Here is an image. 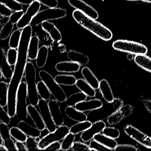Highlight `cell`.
<instances>
[{
  "mask_svg": "<svg viewBox=\"0 0 151 151\" xmlns=\"http://www.w3.org/2000/svg\"><path fill=\"white\" fill-rule=\"evenodd\" d=\"M72 17L80 26L101 39L109 41L113 38V33L109 29L81 11L76 9L72 13Z\"/></svg>",
  "mask_w": 151,
  "mask_h": 151,
  "instance_id": "6da1fadb",
  "label": "cell"
},
{
  "mask_svg": "<svg viewBox=\"0 0 151 151\" xmlns=\"http://www.w3.org/2000/svg\"><path fill=\"white\" fill-rule=\"evenodd\" d=\"M25 79L27 84L28 96L30 103L32 106H37L39 101L36 83V69L34 64L28 62L25 69Z\"/></svg>",
  "mask_w": 151,
  "mask_h": 151,
  "instance_id": "7a4b0ae2",
  "label": "cell"
},
{
  "mask_svg": "<svg viewBox=\"0 0 151 151\" xmlns=\"http://www.w3.org/2000/svg\"><path fill=\"white\" fill-rule=\"evenodd\" d=\"M67 15V10L64 9L48 8L47 9L39 11L33 17L30 25L35 27L41 24L43 22L61 19Z\"/></svg>",
  "mask_w": 151,
  "mask_h": 151,
  "instance_id": "3957f363",
  "label": "cell"
},
{
  "mask_svg": "<svg viewBox=\"0 0 151 151\" xmlns=\"http://www.w3.org/2000/svg\"><path fill=\"white\" fill-rule=\"evenodd\" d=\"M39 76L41 80L46 85L51 94L58 102L62 103L65 101L67 97L65 91L50 73L45 70H41L39 73Z\"/></svg>",
  "mask_w": 151,
  "mask_h": 151,
  "instance_id": "277c9868",
  "label": "cell"
},
{
  "mask_svg": "<svg viewBox=\"0 0 151 151\" xmlns=\"http://www.w3.org/2000/svg\"><path fill=\"white\" fill-rule=\"evenodd\" d=\"M27 97V84L26 82H22L18 87L17 95L16 116L20 121H25L28 117Z\"/></svg>",
  "mask_w": 151,
  "mask_h": 151,
  "instance_id": "5b68a950",
  "label": "cell"
},
{
  "mask_svg": "<svg viewBox=\"0 0 151 151\" xmlns=\"http://www.w3.org/2000/svg\"><path fill=\"white\" fill-rule=\"evenodd\" d=\"M113 47L117 51L135 55L146 54L147 52V48L145 45L135 41L124 40L114 41L113 44Z\"/></svg>",
  "mask_w": 151,
  "mask_h": 151,
  "instance_id": "8992f818",
  "label": "cell"
},
{
  "mask_svg": "<svg viewBox=\"0 0 151 151\" xmlns=\"http://www.w3.org/2000/svg\"><path fill=\"white\" fill-rule=\"evenodd\" d=\"M69 132L70 128L67 125L59 126L55 131L50 132L39 140L38 144L39 150H44L52 143L62 140Z\"/></svg>",
  "mask_w": 151,
  "mask_h": 151,
  "instance_id": "52a82bcc",
  "label": "cell"
},
{
  "mask_svg": "<svg viewBox=\"0 0 151 151\" xmlns=\"http://www.w3.org/2000/svg\"><path fill=\"white\" fill-rule=\"evenodd\" d=\"M126 134L142 145L151 148V137L134 126L127 124L124 128Z\"/></svg>",
  "mask_w": 151,
  "mask_h": 151,
  "instance_id": "ba28073f",
  "label": "cell"
},
{
  "mask_svg": "<svg viewBox=\"0 0 151 151\" xmlns=\"http://www.w3.org/2000/svg\"><path fill=\"white\" fill-rule=\"evenodd\" d=\"M41 7V3L37 1H34L29 6L26 12L24 13L22 17L17 24V29H23L28 25H30L33 17L39 12Z\"/></svg>",
  "mask_w": 151,
  "mask_h": 151,
  "instance_id": "9c48e42d",
  "label": "cell"
},
{
  "mask_svg": "<svg viewBox=\"0 0 151 151\" xmlns=\"http://www.w3.org/2000/svg\"><path fill=\"white\" fill-rule=\"evenodd\" d=\"M40 113L45 122L46 127L50 131V132L55 131L56 129V125L55 124L46 100L40 99L38 103Z\"/></svg>",
  "mask_w": 151,
  "mask_h": 151,
  "instance_id": "30bf717a",
  "label": "cell"
},
{
  "mask_svg": "<svg viewBox=\"0 0 151 151\" xmlns=\"http://www.w3.org/2000/svg\"><path fill=\"white\" fill-rule=\"evenodd\" d=\"M68 2L71 7L87 16L95 20L99 18V13L97 10L83 0H68Z\"/></svg>",
  "mask_w": 151,
  "mask_h": 151,
  "instance_id": "8fae6325",
  "label": "cell"
},
{
  "mask_svg": "<svg viewBox=\"0 0 151 151\" xmlns=\"http://www.w3.org/2000/svg\"><path fill=\"white\" fill-rule=\"evenodd\" d=\"M106 127V124L103 121H97L93 124L90 128L82 132L80 138L84 142H89L93 139L95 135L102 132Z\"/></svg>",
  "mask_w": 151,
  "mask_h": 151,
  "instance_id": "7c38bea8",
  "label": "cell"
},
{
  "mask_svg": "<svg viewBox=\"0 0 151 151\" xmlns=\"http://www.w3.org/2000/svg\"><path fill=\"white\" fill-rule=\"evenodd\" d=\"M49 109L55 124L57 127L62 126L64 123V118L60 107L56 99L49 100L48 102Z\"/></svg>",
  "mask_w": 151,
  "mask_h": 151,
  "instance_id": "4fadbf2b",
  "label": "cell"
},
{
  "mask_svg": "<svg viewBox=\"0 0 151 151\" xmlns=\"http://www.w3.org/2000/svg\"><path fill=\"white\" fill-rule=\"evenodd\" d=\"M0 135L4 142V145L7 151H17L15 143L11 138L10 129L7 124L1 122L0 123Z\"/></svg>",
  "mask_w": 151,
  "mask_h": 151,
  "instance_id": "5bb4252c",
  "label": "cell"
},
{
  "mask_svg": "<svg viewBox=\"0 0 151 151\" xmlns=\"http://www.w3.org/2000/svg\"><path fill=\"white\" fill-rule=\"evenodd\" d=\"M0 68L1 73L6 79H11L13 76L14 71L9 63L7 59V55L5 50L2 47L0 49Z\"/></svg>",
  "mask_w": 151,
  "mask_h": 151,
  "instance_id": "9a60e30c",
  "label": "cell"
},
{
  "mask_svg": "<svg viewBox=\"0 0 151 151\" xmlns=\"http://www.w3.org/2000/svg\"><path fill=\"white\" fill-rule=\"evenodd\" d=\"M103 103L99 99H93L88 101H84L77 103L75 106L77 110L82 112L92 111L99 109L103 106Z\"/></svg>",
  "mask_w": 151,
  "mask_h": 151,
  "instance_id": "2e32d148",
  "label": "cell"
},
{
  "mask_svg": "<svg viewBox=\"0 0 151 151\" xmlns=\"http://www.w3.org/2000/svg\"><path fill=\"white\" fill-rule=\"evenodd\" d=\"M80 64L71 61H62L56 63L55 68L61 73H72L78 72L80 68Z\"/></svg>",
  "mask_w": 151,
  "mask_h": 151,
  "instance_id": "e0dca14e",
  "label": "cell"
},
{
  "mask_svg": "<svg viewBox=\"0 0 151 151\" xmlns=\"http://www.w3.org/2000/svg\"><path fill=\"white\" fill-rule=\"evenodd\" d=\"M41 27L45 31L49 34L53 41L57 43L61 41L62 39L61 33L52 23L48 21L43 22L41 24Z\"/></svg>",
  "mask_w": 151,
  "mask_h": 151,
  "instance_id": "ac0fdd59",
  "label": "cell"
},
{
  "mask_svg": "<svg viewBox=\"0 0 151 151\" xmlns=\"http://www.w3.org/2000/svg\"><path fill=\"white\" fill-rule=\"evenodd\" d=\"M27 110L28 114L32 119L37 128L40 130H41L46 128L45 124L40 113L38 111L35 106H32L31 104L28 105Z\"/></svg>",
  "mask_w": 151,
  "mask_h": 151,
  "instance_id": "d6986e66",
  "label": "cell"
},
{
  "mask_svg": "<svg viewBox=\"0 0 151 151\" xmlns=\"http://www.w3.org/2000/svg\"><path fill=\"white\" fill-rule=\"evenodd\" d=\"M65 113L70 119L77 122L86 121L87 116L84 112L77 110L73 106H67Z\"/></svg>",
  "mask_w": 151,
  "mask_h": 151,
  "instance_id": "ffe728a7",
  "label": "cell"
},
{
  "mask_svg": "<svg viewBox=\"0 0 151 151\" xmlns=\"http://www.w3.org/2000/svg\"><path fill=\"white\" fill-rule=\"evenodd\" d=\"M99 89L102 97L108 103L112 102L114 99L110 85L106 79H103L100 81Z\"/></svg>",
  "mask_w": 151,
  "mask_h": 151,
  "instance_id": "44dd1931",
  "label": "cell"
},
{
  "mask_svg": "<svg viewBox=\"0 0 151 151\" xmlns=\"http://www.w3.org/2000/svg\"><path fill=\"white\" fill-rule=\"evenodd\" d=\"M67 56L70 60L77 63L81 66H86L89 62V58L87 55L75 50H70Z\"/></svg>",
  "mask_w": 151,
  "mask_h": 151,
  "instance_id": "7402d4cb",
  "label": "cell"
},
{
  "mask_svg": "<svg viewBox=\"0 0 151 151\" xmlns=\"http://www.w3.org/2000/svg\"><path fill=\"white\" fill-rule=\"evenodd\" d=\"M84 79L95 90L99 89L100 82L96 76L89 68L84 67L81 71Z\"/></svg>",
  "mask_w": 151,
  "mask_h": 151,
  "instance_id": "603a6c76",
  "label": "cell"
},
{
  "mask_svg": "<svg viewBox=\"0 0 151 151\" xmlns=\"http://www.w3.org/2000/svg\"><path fill=\"white\" fill-rule=\"evenodd\" d=\"M17 127L29 137H32L36 138L40 137V130L37 127L30 125L25 121H20Z\"/></svg>",
  "mask_w": 151,
  "mask_h": 151,
  "instance_id": "cb8c5ba5",
  "label": "cell"
},
{
  "mask_svg": "<svg viewBox=\"0 0 151 151\" xmlns=\"http://www.w3.org/2000/svg\"><path fill=\"white\" fill-rule=\"evenodd\" d=\"M76 86L78 89L85 93L87 97L93 98L96 95V93L95 89L92 87L84 79L79 78L78 79Z\"/></svg>",
  "mask_w": 151,
  "mask_h": 151,
  "instance_id": "d4e9b609",
  "label": "cell"
},
{
  "mask_svg": "<svg viewBox=\"0 0 151 151\" xmlns=\"http://www.w3.org/2000/svg\"><path fill=\"white\" fill-rule=\"evenodd\" d=\"M40 40L37 35L32 36L29 44L28 57L30 60H36L39 50Z\"/></svg>",
  "mask_w": 151,
  "mask_h": 151,
  "instance_id": "484cf974",
  "label": "cell"
},
{
  "mask_svg": "<svg viewBox=\"0 0 151 151\" xmlns=\"http://www.w3.org/2000/svg\"><path fill=\"white\" fill-rule=\"evenodd\" d=\"M93 139L111 150L114 149L118 145L116 139L107 137L103 133H99L96 134L94 136Z\"/></svg>",
  "mask_w": 151,
  "mask_h": 151,
  "instance_id": "4316f807",
  "label": "cell"
},
{
  "mask_svg": "<svg viewBox=\"0 0 151 151\" xmlns=\"http://www.w3.org/2000/svg\"><path fill=\"white\" fill-rule=\"evenodd\" d=\"M146 54L138 55L134 57L135 63L143 69L151 72V58Z\"/></svg>",
  "mask_w": 151,
  "mask_h": 151,
  "instance_id": "83f0119b",
  "label": "cell"
},
{
  "mask_svg": "<svg viewBox=\"0 0 151 151\" xmlns=\"http://www.w3.org/2000/svg\"><path fill=\"white\" fill-rule=\"evenodd\" d=\"M48 55V48L46 45H43L39 48L37 58L36 65L37 68H41L46 64Z\"/></svg>",
  "mask_w": 151,
  "mask_h": 151,
  "instance_id": "f1b7e54d",
  "label": "cell"
},
{
  "mask_svg": "<svg viewBox=\"0 0 151 151\" xmlns=\"http://www.w3.org/2000/svg\"><path fill=\"white\" fill-rule=\"evenodd\" d=\"M54 78L59 85L66 86L75 85L77 80L75 76L71 75H58Z\"/></svg>",
  "mask_w": 151,
  "mask_h": 151,
  "instance_id": "f546056e",
  "label": "cell"
},
{
  "mask_svg": "<svg viewBox=\"0 0 151 151\" xmlns=\"http://www.w3.org/2000/svg\"><path fill=\"white\" fill-rule=\"evenodd\" d=\"M87 96L83 92L80 91L71 94L67 98L65 102L67 106H74L77 103L86 101Z\"/></svg>",
  "mask_w": 151,
  "mask_h": 151,
  "instance_id": "4dcf8cb0",
  "label": "cell"
},
{
  "mask_svg": "<svg viewBox=\"0 0 151 151\" xmlns=\"http://www.w3.org/2000/svg\"><path fill=\"white\" fill-rule=\"evenodd\" d=\"M92 124L91 122L89 121L80 122L71 126L70 128V132L71 133L76 135L86 130L91 126Z\"/></svg>",
  "mask_w": 151,
  "mask_h": 151,
  "instance_id": "1f68e13d",
  "label": "cell"
},
{
  "mask_svg": "<svg viewBox=\"0 0 151 151\" xmlns=\"http://www.w3.org/2000/svg\"><path fill=\"white\" fill-rule=\"evenodd\" d=\"M8 86L7 83L4 81L0 83V106L3 108L7 106Z\"/></svg>",
  "mask_w": 151,
  "mask_h": 151,
  "instance_id": "d6a6232c",
  "label": "cell"
},
{
  "mask_svg": "<svg viewBox=\"0 0 151 151\" xmlns=\"http://www.w3.org/2000/svg\"><path fill=\"white\" fill-rule=\"evenodd\" d=\"M37 89L41 99L46 101L49 100L51 99L52 94L46 85L42 80L37 83Z\"/></svg>",
  "mask_w": 151,
  "mask_h": 151,
  "instance_id": "836d02e7",
  "label": "cell"
},
{
  "mask_svg": "<svg viewBox=\"0 0 151 151\" xmlns=\"http://www.w3.org/2000/svg\"><path fill=\"white\" fill-rule=\"evenodd\" d=\"M22 34V31L19 29H17L12 32L9 42V45L10 48L15 49L18 48L21 40Z\"/></svg>",
  "mask_w": 151,
  "mask_h": 151,
  "instance_id": "e575fe53",
  "label": "cell"
},
{
  "mask_svg": "<svg viewBox=\"0 0 151 151\" xmlns=\"http://www.w3.org/2000/svg\"><path fill=\"white\" fill-rule=\"evenodd\" d=\"M11 137L17 141L25 142L27 139V135L18 127H13L10 129Z\"/></svg>",
  "mask_w": 151,
  "mask_h": 151,
  "instance_id": "d590c367",
  "label": "cell"
},
{
  "mask_svg": "<svg viewBox=\"0 0 151 151\" xmlns=\"http://www.w3.org/2000/svg\"><path fill=\"white\" fill-rule=\"evenodd\" d=\"M14 24L9 20L3 25L0 32V38L1 40H5L8 38L13 32Z\"/></svg>",
  "mask_w": 151,
  "mask_h": 151,
  "instance_id": "8d00e7d4",
  "label": "cell"
},
{
  "mask_svg": "<svg viewBox=\"0 0 151 151\" xmlns=\"http://www.w3.org/2000/svg\"><path fill=\"white\" fill-rule=\"evenodd\" d=\"M75 134L69 132L63 139L62 142L61 150L63 151L69 150L71 148L73 143L75 142Z\"/></svg>",
  "mask_w": 151,
  "mask_h": 151,
  "instance_id": "74e56055",
  "label": "cell"
},
{
  "mask_svg": "<svg viewBox=\"0 0 151 151\" xmlns=\"http://www.w3.org/2000/svg\"><path fill=\"white\" fill-rule=\"evenodd\" d=\"M124 118L120 110H117L112 113L107 118V122L109 125L117 124Z\"/></svg>",
  "mask_w": 151,
  "mask_h": 151,
  "instance_id": "f35d334b",
  "label": "cell"
},
{
  "mask_svg": "<svg viewBox=\"0 0 151 151\" xmlns=\"http://www.w3.org/2000/svg\"><path fill=\"white\" fill-rule=\"evenodd\" d=\"M7 59L9 63L11 66L15 65L18 57V52L16 49L10 48L7 53Z\"/></svg>",
  "mask_w": 151,
  "mask_h": 151,
  "instance_id": "ab89813d",
  "label": "cell"
},
{
  "mask_svg": "<svg viewBox=\"0 0 151 151\" xmlns=\"http://www.w3.org/2000/svg\"><path fill=\"white\" fill-rule=\"evenodd\" d=\"M102 133L111 138L116 139L120 137L119 130L114 127H106L102 131Z\"/></svg>",
  "mask_w": 151,
  "mask_h": 151,
  "instance_id": "60d3db41",
  "label": "cell"
},
{
  "mask_svg": "<svg viewBox=\"0 0 151 151\" xmlns=\"http://www.w3.org/2000/svg\"><path fill=\"white\" fill-rule=\"evenodd\" d=\"M36 138L32 137H29L25 141V145L28 151L39 150L38 147V142Z\"/></svg>",
  "mask_w": 151,
  "mask_h": 151,
  "instance_id": "b9f144b4",
  "label": "cell"
},
{
  "mask_svg": "<svg viewBox=\"0 0 151 151\" xmlns=\"http://www.w3.org/2000/svg\"><path fill=\"white\" fill-rule=\"evenodd\" d=\"M89 147H90V151H92V150L98 151H109V150L111 151L109 148L106 147V146L98 141L94 140V139L93 140H91L89 145Z\"/></svg>",
  "mask_w": 151,
  "mask_h": 151,
  "instance_id": "7bdbcfd3",
  "label": "cell"
},
{
  "mask_svg": "<svg viewBox=\"0 0 151 151\" xmlns=\"http://www.w3.org/2000/svg\"><path fill=\"white\" fill-rule=\"evenodd\" d=\"M5 5L14 12L22 10L23 8L22 5L18 3L15 0H7Z\"/></svg>",
  "mask_w": 151,
  "mask_h": 151,
  "instance_id": "ee69618b",
  "label": "cell"
},
{
  "mask_svg": "<svg viewBox=\"0 0 151 151\" xmlns=\"http://www.w3.org/2000/svg\"><path fill=\"white\" fill-rule=\"evenodd\" d=\"M69 150L74 151H90V147L89 145L85 143L79 141H76L74 142Z\"/></svg>",
  "mask_w": 151,
  "mask_h": 151,
  "instance_id": "f6af8a7d",
  "label": "cell"
},
{
  "mask_svg": "<svg viewBox=\"0 0 151 151\" xmlns=\"http://www.w3.org/2000/svg\"><path fill=\"white\" fill-rule=\"evenodd\" d=\"M24 14L23 10L21 11H15L9 17V21L13 24H17L22 18Z\"/></svg>",
  "mask_w": 151,
  "mask_h": 151,
  "instance_id": "bcb514c9",
  "label": "cell"
},
{
  "mask_svg": "<svg viewBox=\"0 0 151 151\" xmlns=\"http://www.w3.org/2000/svg\"><path fill=\"white\" fill-rule=\"evenodd\" d=\"M0 120L1 122L8 125L11 122V117L8 113H7L2 107L0 106Z\"/></svg>",
  "mask_w": 151,
  "mask_h": 151,
  "instance_id": "7dc6e473",
  "label": "cell"
},
{
  "mask_svg": "<svg viewBox=\"0 0 151 151\" xmlns=\"http://www.w3.org/2000/svg\"><path fill=\"white\" fill-rule=\"evenodd\" d=\"M116 151H137L138 149L135 146L131 145H119L114 149Z\"/></svg>",
  "mask_w": 151,
  "mask_h": 151,
  "instance_id": "c3c4849f",
  "label": "cell"
},
{
  "mask_svg": "<svg viewBox=\"0 0 151 151\" xmlns=\"http://www.w3.org/2000/svg\"><path fill=\"white\" fill-rule=\"evenodd\" d=\"M133 107L131 105L123 106L119 110L123 115L124 117H126L130 116L133 112Z\"/></svg>",
  "mask_w": 151,
  "mask_h": 151,
  "instance_id": "681fc988",
  "label": "cell"
},
{
  "mask_svg": "<svg viewBox=\"0 0 151 151\" xmlns=\"http://www.w3.org/2000/svg\"><path fill=\"white\" fill-rule=\"evenodd\" d=\"M13 11L5 4L0 3V14L1 17H9L13 14Z\"/></svg>",
  "mask_w": 151,
  "mask_h": 151,
  "instance_id": "f907efd6",
  "label": "cell"
},
{
  "mask_svg": "<svg viewBox=\"0 0 151 151\" xmlns=\"http://www.w3.org/2000/svg\"><path fill=\"white\" fill-rule=\"evenodd\" d=\"M48 8H56L58 5L57 0H34Z\"/></svg>",
  "mask_w": 151,
  "mask_h": 151,
  "instance_id": "816d5d0a",
  "label": "cell"
},
{
  "mask_svg": "<svg viewBox=\"0 0 151 151\" xmlns=\"http://www.w3.org/2000/svg\"><path fill=\"white\" fill-rule=\"evenodd\" d=\"M61 147V144L60 141L54 142L51 145L46 147L44 150H48V151H59L60 150Z\"/></svg>",
  "mask_w": 151,
  "mask_h": 151,
  "instance_id": "f5cc1de1",
  "label": "cell"
},
{
  "mask_svg": "<svg viewBox=\"0 0 151 151\" xmlns=\"http://www.w3.org/2000/svg\"><path fill=\"white\" fill-rule=\"evenodd\" d=\"M114 109L115 111L119 110L123 105V101L119 98H116L112 102Z\"/></svg>",
  "mask_w": 151,
  "mask_h": 151,
  "instance_id": "db71d44e",
  "label": "cell"
},
{
  "mask_svg": "<svg viewBox=\"0 0 151 151\" xmlns=\"http://www.w3.org/2000/svg\"><path fill=\"white\" fill-rule=\"evenodd\" d=\"M24 142L17 141L15 143L17 151H28L26 145L24 144Z\"/></svg>",
  "mask_w": 151,
  "mask_h": 151,
  "instance_id": "11a10c76",
  "label": "cell"
},
{
  "mask_svg": "<svg viewBox=\"0 0 151 151\" xmlns=\"http://www.w3.org/2000/svg\"><path fill=\"white\" fill-rule=\"evenodd\" d=\"M143 103L147 110L151 114V100L148 99L145 100L144 101Z\"/></svg>",
  "mask_w": 151,
  "mask_h": 151,
  "instance_id": "9f6ffc18",
  "label": "cell"
},
{
  "mask_svg": "<svg viewBox=\"0 0 151 151\" xmlns=\"http://www.w3.org/2000/svg\"><path fill=\"white\" fill-rule=\"evenodd\" d=\"M15 1L22 5H26V6H29L34 1V0H15Z\"/></svg>",
  "mask_w": 151,
  "mask_h": 151,
  "instance_id": "6f0895ef",
  "label": "cell"
},
{
  "mask_svg": "<svg viewBox=\"0 0 151 151\" xmlns=\"http://www.w3.org/2000/svg\"><path fill=\"white\" fill-rule=\"evenodd\" d=\"M50 133V131L46 127L45 129L40 130V137H44L48 135Z\"/></svg>",
  "mask_w": 151,
  "mask_h": 151,
  "instance_id": "680465c9",
  "label": "cell"
},
{
  "mask_svg": "<svg viewBox=\"0 0 151 151\" xmlns=\"http://www.w3.org/2000/svg\"><path fill=\"white\" fill-rule=\"evenodd\" d=\"M128 1H142L147 3H151V0H127Z\"/></svg>",
  "mask_w": 151,
  "mask_h": 151,
  "instance_id": "91938a15",
  "label": "cell"
},
{
  "mask_svg": "<svg viewBox=\"0 0 151 151\" xmlns=\"http://www.w3.org/2000/svg\"><path fill=\"white\" fill-rule=\"evenodd\" d=\"M133 55L132 54L129 53V54L127 55V58L128 60H133Z\"/></svg>",
  "mask_w": 151,
  "mask_h": 151,
  "instance_id": "94428289",
  "label": "cell"
},
{
  "mask_svg": "<svg viewBox=\"0 0 151 151\" xmlns=\"http://www.w3.org/2000/svg\"><path fill=\"white\" fill-rule=\"evenodd\" d=\"M6 1L7 0H0L1 3H2L3 4H5V3H6Z\"/></svg>",
  "mask_w": 151,
  "mask_h": 151,
  "instance_id": "6125c7cd",
  "label": "cell"
}]
</instances>
